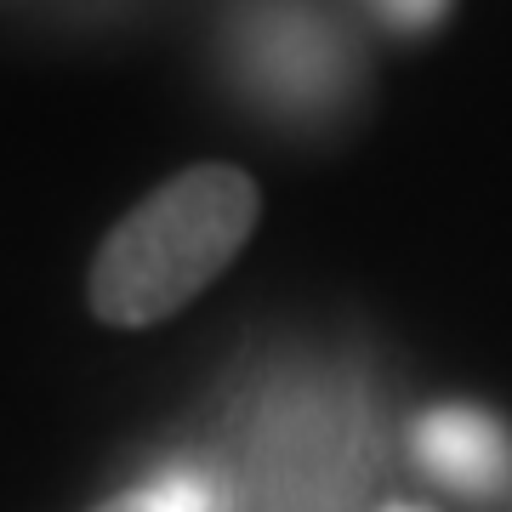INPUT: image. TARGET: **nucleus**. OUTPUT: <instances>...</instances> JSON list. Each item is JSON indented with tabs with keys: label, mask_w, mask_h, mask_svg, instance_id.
<instances>
[{
	"label": "nucleus",
	"mask_w": 512,
	"mask_h": 512,
	"mask_svg": "<svg viewBox=\"0 0 512 512\" xmlns=\"http://www.w3.org/2000/svg\"><path fill=\"white\" fill-rule=\"evenodd\" d=\"M387 512H427V507H387Z\"/></svg>",
	"instance_id": "39448f33"
},
{
	"label": "nucleus",
	"mask_w": 512,
	"mask_h": 512,
	"mask_svg": "<svg viewBox=\"0 0 512 512\" xmlns=\"http://www.w3.org/2000/svg\"><path fill=\"white\" fill-rule=\"evenodd\" d=\"M416 456L421 467L456 490L490 495L507 484L512 473V444L501 433V421L473 410V404H439L416 421Z\"/></svg>",
	"instance_id": "f03ea898"
},
{
	"label": "nucleus",
	"mask_w": 512,
	"mask_h": 512,
	"mask_svg": "<svg viewBox=\"0 0 512 512\" xmlns=\"http://www.w3.org/2000/svg\"><path fill=\"white\" fill-rule=\"evenodd\" d=\"M92 512H205V490L177 473V478H160V484H143V490L114 495V501H103Z\"/></svg>",
	"instance_id": "7ed1b4c3"
},
{
	"label": "nucleus",
	"mask_w": 512,
	"mask_h": 512,
	"mask_svg": "<svg viewBox=\"0 0 512 512\" xmlns=\"http://www.w3.org/2000/svg\"><path fill=\"white\" fill-rule=\"evenodd\" d=\"M256 217L262 194L239 165L205 160L165 177L97 245L86 308L114 330H143L183 313L234 268V256L256 234Z\"/></svg>",
	"instance_id": "f257e3e1"
},
{
	"label": "nucleus",
	"mask_w": 512,
	"mask_h": 512,
	"mask_svg": "<svg viewBox=\"0 0 512 512\" xmlns=\"http://www.w3.org/2000/svg\"><path fill=\"white\" fill-rule=\"evenodd\" d=\"M370 6L382 12V23H393L404 35H421V29L444 23V12H450V0H370Z\"/></svg>",
	"instance_id": "20e7f679"
}]
</instances>
